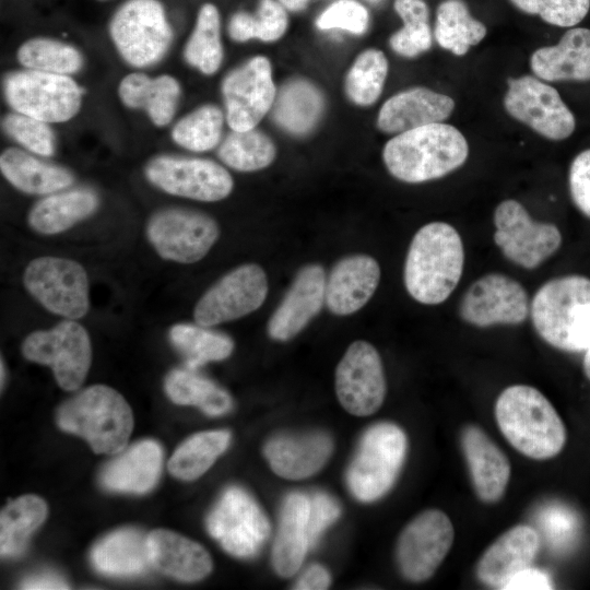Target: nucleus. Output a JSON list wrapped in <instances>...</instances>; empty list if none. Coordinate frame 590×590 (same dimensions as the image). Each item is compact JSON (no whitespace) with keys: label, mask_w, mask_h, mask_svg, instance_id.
Here are the masks:
<instances>
[{"label":"nucleus","mask_w":590,"mask_h":590,"mask_svg":"<svg viewBox=\"0 0 590 590\" xmlns=\"http://www.w3.org/2000/svg\"><path fill=\"white\" fill-rule=\"evenodd\" d=\"M464 248L458 231L446 222H432L413 236L403 270L410 296L424 305L444 303L458 286Z\"/></svg>","instance_id":"f257e3e1"},{"label":"nucleus","mask_w":590,"mask_h":590,"mask_svg":"<svg viewBox=\"0 0 590 590\" xmlns=\"http://www.w3.org/2000/svg\"><path fill=\"white\" fill-rule=\"evenodd\" d=\"M496 423L507 441L535 460L557 456L565 447V424L550 400L528 385H512L495 402Z\"/></svg>","instance_id":"f03ea898"},{"label":"nucleus","mask_w":590,"mask_h":590,"mask_svg":"<svg viewBox=\"0 0 590 590\" xmlns=\"http://www.w3.org/2000/svg\"><path fill=\"white\" fill-rule=\"evenodd\" d=\"M469 145L453 126L436 122L398 133L382 150L388 172L397 179L420 184L441 178L464 164Z\"/></svg>","instance_id":"7ed1b4c3"},{"label":"nucleus","mask_w":590,"mask_h":590,"mask_svg":"<svg viewBox=\"0 0 590 590\" xmlns=\"http://www.w3.org/2000/svg\"><path fill=\"white\" fill-rule=\"evenodd\" d=\"M57 423L61 429L84 438L96 453L114 455L125 449L133 415L118 391L95 385L62 403Z\"/></svg>","instance_id":"20e7f679"},{"label":"nucleus","mask_w":590,"mask_h":590,"mask_svg":"<svg viewBox=\"0 0 590 590\" xmlns=\"http://www.w3.org/2000/svg\"><path fill=\"white\" fill-rule=\"evenodd\" d=\"M590 308V279L580 274L554 278L542 284L530 304L532 324L551 346L579 352L577 330Z\"/></svg>","instance_id":"39448f33"},{"label":"nucleus","mask_w":590,"mask_h":590,"mask_svg":"<svg viewBox=\"0 0 590 590\" xmlns=\"http://www.w3.org/2000/svg\"><path fill=\"white\" fill-rule=\"evenodd\" d=\"M406 450V435L396 424L382 422L369 427L347 470L352 494L365 503L382 497L394 484Z\"/></svg>","instance_id":"423d86ee"},{"label":"nucleus","mask_w":590,"mask_h":590,"mask_svg":"<svg viewBox=\"0 0 590 590\" xmlns=\"http://www.w3.org/2000/svg\"><path fill=\"white\" fill-rule=\"evenodd\" d=\"M109 33L122 58L140 68L160 61L173 39L158 0L126 1L113 15Z\"/></svg>","instance_id":"0eeeda50"},{"label":"nucleus","mask_w":590,"mask_h":590,"mask_svg":"<svg viewBox=\"0 0 590 590\" xmlns=\"http://www.w3.org/2000/svg\"><path fill=\"white\" fill-rule=\"evenodd\" d=\"M4 96L20 114L45 122H62L76 115L82 90L68 75L36 70L16 71L7 75Z\"/></svg>","instance_id":"6e6552de"},{"label":"nucleus","mask_w":590,"mask_h":590,"mask_svg":"<svg viewBox=\"0 0 590 590\" xmlns=\"http://www.w3.org/2000/svg\"><path fill=\"white\" fill-rule=\"evenodd\" d=\"M493 221L496 246L510 262L527 270L541 266L562 246L558 227L533 220L517 200L502 201L495 208Z\"/></svg>","instance_id":"1a4fd4ad"},{"label":"nucleus","mask_w":590,"mask_h":590,"mask_svg":"<svg viewBox=\"0 0 590 590\" xmlns=\"http://www.w3.org/2000/svg\"><path fill=\"white\" fill-rule=\"evenodd\" d=\"M22 353L28 361L49 366L59 387L67 391L80 388L92 359L88 333L72 319L28 334Z\"/></svg>","instance_id":"9d476101"},{"label":"nucleus","mask_w":590,"mask_h":590,"mask_svg":"<svg viewBox=\"0 0 590 590\" xmlns=\"http://www.w3.org/2000/svg\"><path fill=\"white\" fill-rule=\"evenodd\" d=\"M23 283L27 292L52 314L75 320L88 310L87 274L74 260L36 258L25 268Z\"/></svg>","instance_id":"9b49d317"},{"label":"nucleus","mask_w":590,"mask_h":590,"mask_svg":"<svg viewBox=\"0 0 590 590\" xmlns=\"http://www.w3.org/2000/svg\"><path fill=\"white\" fill-rule=\"evenodd\" d=\"M206 528L227 553L241 558L257 555L271 532L255 499L235 486L222 494L208 516Z\"/></svg>","instance_id":"f8f14e48"},{"label":"nucleus","mask_w":590,"mask_h":590,"mask_svg":"<svg viewBox=\"0 0 590 590\" xmlns=\"http://www.w3.org/2000/svg\"><path fill=\"white\" fill-rule=\"evenodd\" d=\"M507 85L504 107L514 119L554 141L574 132L575 117L553 86L532 75L508 78Z\"/></svg>","instance_id":"ddd939ff"},{"label":"nucleus","mask_w":590,"mask_h":590,"mask_svg":"<svg viewBox=\"0 0 590 590\" xmlns=\"http://www.w3.org/2000/svg\"><path fill=\"white\" fill-rule=\"evenodd\" d=\"M219 235V225L212 217L186 209L162 210L146 226V236L156 252L166 260L180 263L201 260Z\"/></svg>","instance_id":"4468645a"},{"label":"nucleus","mask_w":590,"mask_h":590,"mask_svg":"<svg viewBox=\"0 0 590 590\" xmlns=\"http://www.w3.org/2000/svg\"><path fill=\"white\" fill-rule=\"evenodd\" d=\"M455 530L439 509H427L402 530L397 545V562L402 576L412 582L429 579L449 553Z\"/></svg>","instance_id":"2eb2a0df"},{"label":"nucleus","mask_w":590,"mask_h":590,"mask_svg":"<svg viewBox=\"0 0 590 590\" xmlns=\"http://www.w3.org/2000/svg\"><path fill=\"white\" fill-rule=\"evenodd\" d=\"M268 279L256 263H246L222 276L198 300L193 318L198 324L213 327L257 310L266 300Z\"/></svg>","instance_id":"dca6fc26"},{"label":"nucleus","mask_w":590,"mask_h":590,"mask_svg":"<svg viewBox=\"0 0 590 590\" xmlns=\"http://www.w3.org/2000/svg\"><path fill=\"white\" fill-rule=\"evenodd\" d=\"M335 392L343 409L368 416L384 403L387 384L378 351L364 340L353 342L335 369Z\"/></svg>","instance_id":"f3484780"},{"label":"nucleus","mask_w":590,"mask_h":590,"mask_svg":"<svg viewBox=\"0 0 590 590\" xmlns=\"http://www.w3.org/2000/svg\"><path fill=\"white\" fill-rule=\"evenodd\" d=\"M529 314L526 288L503 273H487L474 281L459 304L461 319L479 328L521 324Z\"/></svg>","instance_id":"a211bd4d"},{"label":"nucleus","mask_w":590,"mask_h":590,"mask_svg":"<svg viewBox=\"0 0 590 590\" xmlns=\"http://www.w3.org/2000/svg\"><path fill=\"white\" fill-rule=\"evenodd\" d=\"M145 176L170 194L199 201L222 200L233 189L228 172L204 158L158 156L146 165Z\"/></svg>","instance_id":"6ab92c4d"},{"label":"nucleus","mask_w":590,"mask_h":590,"mask_svg":"<svg viewBox=\"0 0 590 590\" xmlns=\"http://www.w3.org/2000/svg\"><path fill=\"white\" fill-rule=\"evenodd\" d=\"M226 120L232 130L253 129L276 98L269 60L256 56L229 72L222 83Z\"/></svg>","instance_id":"aec40b11"},{"label":"nucleus","mask_w":590,"mask_h":590,"mask_svg":"<svg viewBox=\"0 0 590 590\" xmlns=\"http://www.w3.org/2000/svg\"><path fill=\"white\" fill-rule=\"evenodd\" d=\"M326 272L322 266L303 267L268 322L272 340L285 342L296 337L326 304Z\"/></svg>","instance_id":"412c9836"},{"label":"nucleus","mask_w":590,"mask_h":590,"mask_svg":"<svg viewBox=\"0 0 590 590\" xmlns=\"http://www.w3.org/2000/svg\"><path fill=\"white\" fill-rule=\"evenodd\" d=\"M460 441L477 498L486 504L498 502L506 492L511 473L507 456L481 427L473 424L462 428Z\"/></svg>","instance_id":"4be33fe9"},{"label":"nucleus","mask_w":590,"mask_h":590,"mask_svg":"<svg viewBox=\"0 0 590 590\" xmlns=\"http://www.w3.org/2000/svg\"><path fill=\"white\" fill-rule=\"evenodd\" d=\"M380 267L375 258L356 253L340 259L326 282V305L337 316H349L364 307L376 292Z\"/></svg>","instance_id":"5701e85b"},{"label":"nucleus","mask_w":590,"mask_h":590,"mask_svg":"<svg viewBox=\"0 0 590 590\" xmlns=\"http://www.w3.org/2000/svg\"><path fill=\"white\" fill-rule=\"evenodd\" d=\"M538 531L527 524H518L496 539L481 555L475 573L488 587L503 589L517 573L531 566L540 548Z\"/></svg>","instance_id":"b1692460"},{"label":"nucleus","mask_w":590,"mask_h":590,"mask_svg":"<svg viewBox=\"0 0 590 590\" xmlns=\"http://www.w3.org/2000/svg\"><path fill=\"white\" fill-rule=\"evenodd\" d=\"M455 109V101L422 86L401 91L381 106L377 127L386 133H402L422 126L442 122Z\"/></svg>","instance_id":"393cba45"},{"label":"nucleus","mask_w":590,"mask_h":590,"mask_svg":"<svg viewBox=\"0 0 590 590\" xmlns=\"http://www.w3.org/2000/svg\"><path fill=\"white\" fill-rule=\"evenodd\" d=\"M332 446L331 438L323 433L282 435L267 442L264 455L276 475L286 480H302L324 465Z\"/></svg>","instance_id":"a878e982"},{"label":"nucleus","mask_w":590,"mask_h":590,"mask_svg":"<svg viewBox=\"0 0 590 590\" xmlns=\"http://www.w3.org/2000/svg\"><path fill=\"white\" fill-rule=\"evenodd\" d=\"M148 542L152 566L175 579L198 581L213 568L212 558L202 545L176 532L153 530Z\"/></svg>","instance_id":"bb28decb"},{"label":"nucleus","mask_w":590,"mask_h":590,"mask_svg":"<svg viewBox=\"0 0 590 590\" xmlns=\"http://www.w3.org/2000/svg\"><path fill=\"white\" fill-rule=\"evenodd\" d=\"M532 72L541 80L590 81V30L570 28L554 46L536 49L530 58Z\"/></svg>","instance_id":"cd10ccee"},{"label":"nucleus","mask_w":590,"mask_h":590,"mask_svg":"<svg viewBox=\"0 0 590 590\" xmlns=\"http://www.w3.org/2000/svg\"><path fill=\"white\" fill-rule=\"evenodd\" d=\"M162 461L161 446L152 439L141 440L103 469L101 482L115 492L145 493L158 481Z\"/></svg>","instance_id":"c85d7f7f"},{"label":"nucleus","mask_w":590,"mask_h":590,"mask_svg":"<svg viewBox=\"0 0 590 590\" xmlns=\"http://www.w3.org/2000/svg\"><path fill=\"white\" fill-rule=\"evenodd\" d=\"M308 516L307 496L292 493L285 498L272 547V565L281 577L287 578L297 573L310 547Z\"/></svg>","instance_id":"c756f323"},{"label":"nucleus","mask_w":590,"mask_h":590,"mask_svg":"<svg viewBox=\"0 0 590 590\" xmlns=\"http://www.w3.org/2000/svg\"><path fill=\"white\" fill-rule=\"evenodd\" d=\"M91 559L108 576L140 575L152 566L148 534L135 528L116 530L94 545Z\"/></svg>","instance_id":"7c9ffc66"},{"label":"nucleus","mask_w":590,"mask_h":590,"mask_svg":"<svg viewBox=\"0 0 590 590\" xmlns=\"http://www.w3.org/2000/svg\"><path fill=\"white\" fill-rule=\"evenodd\" d=\"M118 93L125 105L144 109L151 120L162 127L174 117L180 86L169 75L150 79L142 73H131L122 79Z\"/></svg>","instance_id":"2f4dec72"},{"label":"nucleus","mask_w":590,"mask_h":590,"mask_svg":"<svg viewBox=\"0 0 590 590\" xmlns=\"http://www.w3.org/2000/svg\"><path fill=\"white\" fill-rule=\"evenodd\" d=\"M98 205L90 189H72L51 194L37 202L28 214V224L37 233H61L91 215Z\"/></svg>","instance_id":"473e14b6"},{"label":"nucleus","mask_w":590,"mask_h":590,"mask_svg":"<svg viewBox=\"0 0 590 590\" xmlns=\"http://www.w3.org/2000/svg\"><path fill=\"white\" fill-rule=\"evenodd\" d=\"M3 176L19 190L46 194L69 187L73 177L63 167L44 163L24 151L7 149L0 156Z\"/></svg>","instance_id":"72a5a7b5"},{"label":"nucleus","mask_w":590,"mask_h":590,"mask_svg":"<svg viewBox=\"0 0 590 590\" xmlns=\"http://www.w3.org/2000/svg\"><path fill=\"white\" fill-rule=\"evenodd\" d=\"M323 109V98L310 82L296 79L280 90L273 104V119L284 130L303 134L319 120Z\"/></svg>","instance_id":"f704fd0d"},{"label":"nucleus","mask_w":590,"mask_h":590,"mask_svg":"<svg viewBox=\"0 0 590 590\" xmlns=\"http://www.w3.org/2000/svg\"><path fill=\"white\" fill-rule=\"evenodd\" d=\"M165 391L176 404L194 405L210 416L227 413L233 405L231 396L194 369H173L165 378Z\"/></svg>","instance_id":"c9c22d12"},{"label":"nucleus","mask_w":590,"mask_h":590,"mask_svg":"<svg viewBox=\"0 0 590 590\" xmlns=\"http://www.w3.org/2000/svg\"><path fill=\"white\" fill-rule=\"evenodd\" d=\"M47 517V505L38 496L25 495L7 505L0 515V553L21 555L32 533Z\"/></svg>","instance_id":"e433bc0d"},{"label":"nucleus","mask_w":590,"mask_h":590,"mask_svg":"<svg viewBox=\"0 0 590 590\" xmlns=\"http://www.w3.org/2000/svg\"><path fill=\"white\" fill-rule=\"evenodd\" d=\"M486 26L474 19L462 0H445L437 8L434 35L438 45L463 56L486 35Z\"/></svg>","instance_id":"4c0bfd02"},{"label":"nucleus","mask_w":590,"mask_h":590,"mask_svg":"<svg viewBox=\"0 0 590 590\" xmlns=\"http://www.w3.org/2000/svg\"><path fill=\"white\" fill-rule=\"evenodd\" d=\"M231 441L227 430H208L192 435L173 453L168 470L177 479L200 477L226 450Z\"/></svg>","instance_id":"58836bf2"},{"label":"nucleus","mask_w":590,"mask_h":590,"mask_svg":"<svg viewBox=\"0 0 590 590\" xmlns=\"http://www.w3.org/2000/svg\"><path fill=\"white\" fill-rule=\"evenodd\" d=\"M208 328L198 323H178L170 328V342L184 356L187 368L196 370L205 363L222 361L232 354L233 340Z\"/></svg>","instance_id":"ea45409f"},{"label":"nucleus","mask_w":590,"mask_h":590,"mask_svg":"<svg viewBox=\"0 0 590 590\" xmlns=\"http://www.w3.org/2000/svg\"><path fill=\"white\" fill-rule=\"evenodd\" d=\"M189 64L204 74H212L221 66L223 49L220 37V14L215 5L204 3L197 17L194 30L185 47Z\"/></svg>","instance_id":"a19ab883"},{"label":"nucleus","mask_w":590,"mask_h":590,"mask_svg":"<svg viewBox=\"0 0 590 590\" xmlns=\"http://www.w3.org/2000/svg\"><path fill=\"white\" fill-rule=\"evenodd\" d=\"M219 157L239 172H255L268 167L275 158L272 140L253 129L235 131L226 137L219 149Z\"/></svg>","instance_id":"79ce46f5"},{"label":"nucleus","mask_w":590,"mask_h":590,"mask_svg":"<svg viewBox=\"0 0 590 590\" xmlns=\"http://www.w3.org/2000/svg\"><path fill=\"white\" fill-rule=\"evenodd\" d=\"M286 28L285 8L275 0H260L255 14L239 11L231 17L228 23L229 36L236 42L253 38L274 42L283 36Z\"/></svg>","instance_id":"37998d69"},{"label":"nucleus","mask_w":590,"mask_h":590,"mask_svg":"<svg viewBox=\"0 0 590 590\" xmlns=\"http://www.w3.org/2000/svg\"><path fill=\"white\" fill-rule=\"evenodd\" d=\"M388 74V60L378 49L363 51L350 68L345 79L349 98L359 105L368 106L380 96Z\"/></svg>","instance_id":"c03bdc74"},{"label":"nucleus","mask_w":590,"mask_h":590,"mask_svg":"<svg viewBox=\"0 0 590 590\" xmlns=\"http://www.w3.org/2000/svg\"><path fill=\"white\" fill-rule=\"evenodd\" d=\"M17 58L27 69L55 74L74 73L82 67V56L74 47L50 38L25 42Z\"/></svg>","instance_id":"a18cd8bd"},{"label":"nucleus","mask_w":590,"mask_h":590,"mask_svg":"<svg viewBox=\"0 0 590 590\" xmlns=\"http://www.w3.org/2000/svg\"><path fill=\"white\" fill-rule=\"evenodd\" d=\"M223 121V113L219 107L204 105L179 120L173 128L172 138L187 150L209 151L221 139Z\"/></svg>","instance_id":"49530a36"},{"label":"nucleus","mask_w":590,"mask_h":590,"mask_svg":"<svg viewBox=\"0 0 590 590\" xmlns=\"http://www.w3.org/2000/svg\"><path fill=\"white\" fill-rule=\"evenodd\" d=\"M538 523L547 545L556 552L573 547L580 533L577 514L562 504L544 506L538 515Z\"/></svg>","instance_id":"de8ad7c7"},{"label":"nucleus","mask_w":590,"mask_h":590,"mask_svg":"<svg viewBox=\"0 0 590 590\" xmlns=\"http://www.w3.org/2000/svg\"><path fill=\"white\" fill-rule=\"evenodd\" d=\"M3 130L27 150L44 156L54 154L55 139L47 122L20 113L2 119Z\"/></svg>","instance_id":"09e8293b"},{"label":"nucleus","mask_w":590,"mask_h":590,"mask_svg":"<svg viewBox=\"0 0 590 590\" xmlns=\"http://www.w3.org/2000/svg\"><path fill=\"white\" fill-rule=\"evenodd\" d=\"M520 11L539 15L544 22L570 27L581 22L589 12L590 0H510Z\"/></svg>","instance_id":"8fccbe9b"},{"label":"nucleus","mask_w":590,"mask_h":590,"mask_svg":"<svg viewBox=\"0 0 590 590\" xmlns=\"http://www.w3.org/2000/svg\"><path fill=\"white\" fill-rule=\"evenodd\" d=\"M428 14H408L401 16L403 26L391 35L390 47L398 55L413 58L432 46V32Z\"/></svg>","instance_id":"3c124183"},{"label":"nucleus","mask_w":590,"mask_h":590,"mask_svg":"<svg viewBox=\"0 0 590 590\" xmlns=\"http://www.w3.org/2000/svg\"><path fill=\"white\" fill-rule=\"evenodd\" d=\"M369 23L367 9L356 0H337L317 17L319 30H343L355 35L366 32Z\"/></svg>","instance_id":"603ef678"},{"label":"nucleus","mask_w":590,"mask_h":590,"mask_svg":"<svg viewBox=\"0 0 590 590\" xmlns=\"http://www.w3.org/2000/svg\"><path fill=\"white\" fill-rule=\"evenodd\" d=\"M568 184L574 204L590 219V149L580 152L571 162Z\"/></svg>","instance_id":"864d4df0"},{"label":"nucleus","mask_w":590,"mask_h":590,"mask_svg":"<svg viewBox=\"0 0 590 590\" xmlns=\"http://www.w3.org/2000/svg\"><path fill=\"white\" fill-rule=\"evenodd\" d=\"M338 503L323 493L316 494L309 499L308 538L314 547L322 532L340 516Z\"/></svg>","instance_id":"5fc2aeb1"},{"label":"nucleus","mask_w":590,"mask_h":590,"mask_svg":"<svg viewBox=\"0 0 590 590\" xmlns=\"http://www.w3.org/2000/svg\"><path fill=\"white\" fill-rule=\"evenodd\" d=\"M551 577L543 570L531 566L517 573L503 587L504 590H547L553 589Z\"/></svg>","instance_id":"6e6d98bb"},{"label":"nucleus","mask_w":590,"mask_h":590,"mask_svg":"<svg viewBox=\"0 0 590 590\" xmlns=\"http://www.w3.org/2000/svg\"><path fill=\"white\" fill-rule=\"evenodd\" d=\"M331 578L328 570L320 565H312L296 581L297 590H324L330 587Z\"/></svg>","instance_id":"4d7b16f0"},{"label":"nucleus","mask_w":590,"mask_h":590,"mask_svg":"<svg viewBox=\"0 0 590 590\" xmlns=\"http://www.w3.org/2000/svg\"><path fill=\"white\" fill-rule=\"evenodd\" d=\"M22 589L27 590H52L68 589V583L58 575L44 573L31 576L21 583Z\"/></svg>","instance_id":"13d9d810"},{"label":"nucleus","mask_w":590,"mask_h":590,"mask_svg":"<svg viewBox=\"0 0 590 590\" xmlns=\"http://www.w3.org/2000/svg\"><path fill=\"white\" fill-rule=\"evenodd\" d=\"M286 10L297 12L306 8L309 0H278Z\"/></svg>","instance_id":"bf43d9fd"},{"label":"nucleus","mask_w":590,"mask_h":590,"mask_svg":"<svg viewBox=\"0 0 590 590\" xmlns=\"http://www.w3.org/2000/svg\"><path fill=\"white\" fill-rule=\"evenodd\" d=\"M582 369H583L585 376L590 381V350L585 352L583 359H582Z\"/></svg>","instance_id":"052dcab7"},{"label":"nucleus","mask_w":590,"mask_h":590,"mask_svg":"<svg viewBox=\"0 0 590 590\" xmlns=\"http://www.w3.org/2000/svg\"><path fill=\"white\" fill-rule=\"evenodd\" d=\"M4 377H5V373H4V365H3V361L1 359V388L3 387V381H4Z\"/></svg>","instance_id":"680f3d73"},{"label":"nucleus","mask_w":590,"mask_h":590,"mask_svg":"<svg viewBox=\"0 0 590 590\" xmlns=\"http://www.w3.org/2000/svg\"><path fill=\"white\" fill-rule=\"evenodd\" d=\"M367 1H369L370 3L377 4V3H379L381 0H367Z\"/></svg>","instance_id":"e2e57ef3"},{"label":"nucleus","mask_w":590,"mask_h":590,"mask_svg":"<svg viewBox=\"0 0 590 590\" xmlns=\"http://www.w3.org/2000/svg\"><path fill=\"white\" fill-rule=\"evenodd\" d=\"M97 1H105V0H97Z\"/></svg>","instance_id":"0e129e2a"}]
</instances>
